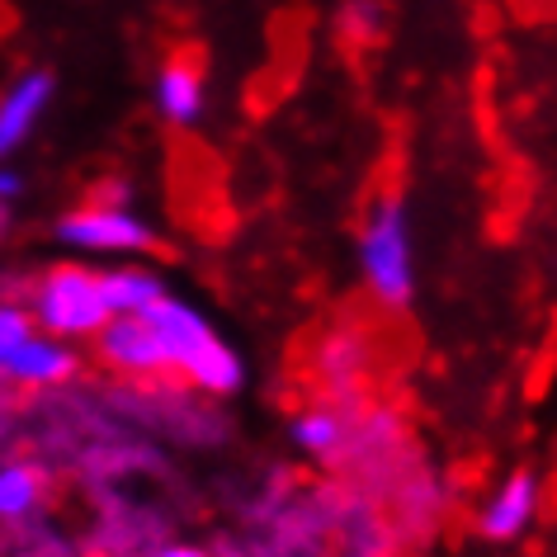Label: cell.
Here are the masks:
<instances>
[{
    "mask_svg": "<svg viewBox=\"0 0 557 557\" xmlns=\"http://www.w3.org/2000/svg\"><path fill=\"white\" fill-rule=\"evenodd\" d=\"M355 264H359V284H364L369 302L379 312H411L416 302V232H411V208L407 194L397 185H383L364 203L355 236Z\"/></svg>",
    "mask_w": 557,
    "mask_h": 557,
    "instance_id": "1",
    "label": "cell"
},
{
    "mask_svg": "<svg viewBox=\"0 0 557 557\" xmlns=\"http://www.w3.org/2000/svg\"><path fill=\"white\" fill-rule=\"evenodd\" d=\"M147 322L157 326V336L171 359V379L194 387L208 401H232L246 387V359L232 341H222L213 322L194 308L189 298L165 294L157 308L147 312Z\"/></svg>",
    "mask_w": 557,
    "mask_h": 557,
    "instance_id": "2",
    "label": "cell"
},
{
    "mask_svg": "<svg viewBox=\"0 0 557 557\" xmlns=\"http://www.w3.org/2000/svg\"><path fill=\"white\" fill-rule=\"evenodd\" d=\"M24 308L34 312L38 331H48V336L58 341H72V345H86L100 336V331L114 322V308H109L104 298V274L100 264L90 260H52L44 270L24 274Z\"/></svg>",
    "mask_w": 557,
    "mask_h": 557,
    "instance_id": "3",
    "label": "cell"
},
{
    "mask_svg": "<svg viewBox=\"0 0 557 557\" xmlns=\"http://www.w3.org/2000/svg\"><path fill=\"white\" fill-rule=\"evenodd\" d=\"M52 242L76 260H147L161 246V227L143 208H109V203H86L66 208L52 222Z\"/></svg>",
    "mask_w": 557,
    "mask_h": 557,
    "instance_id": "4",
    "label": "cell"
},
{
    "mask_svg": "<svg viewBox=\"0 0 557 557\" xmlns=\"http://www.w3.org/2000/svg\"><path fill=\"white\" fill-rule=\"evenodd\" d=\"M90 364L104 373L109 383H161L171 379V359L147 317H114L100 336L90 341Z\"/></svg>",
    "mask_w": 557,
    "mask_h": 557,
    "instance_id": "5",
    "label": "cell"
},
{
    "mask_svg": "<svg viewBox=\"0 0 557 557\" xmlns=\"http://www.w3.org/2000/svg\"><path fill=\"white\" fill-rule=\"evenodd\" d=\"M539 515H543V478L529 468H515L486 486L482 500L472 506V534L482 543L506 548V543H520L539 524Z\"/></svg>",
    "mask_w": 557,
    "mask_h": 557,
    "instance_id": "6",
    "label": "cell"
},
{
    "mask_svg": "<svg viewBox=\"0 0 557 557\" xmlns=\"http://www.w3.org/2000/svg\"><path fill=\"white\" fill-rule=\"evenodd\" d=\"M373 369H379V341L359 322L326 326L322 341L312 345V379L322 383L326 397H364Z\"/></svg>",
    "mask_w": 557,
    "mask_h": 557,
    "instance_id": "7",
    "label": "cell"
},
{
    "mask_svg": "<svg viewBox=\"0 0 557 557\" xmlns=\"http://www.w3.org/2000/svg\"><path fill=\"white\" fill-rule=\"evenodd\" d=\"M364 397H317L308 407H298L288 416V444L312 458L317 468H345V454H350L355 440V411Z\"/></svg>",
    "mask_w": 557,
    "mask_h": 557,
    "instance_id": "8",
    "label": "cell"
},
{
    "mask_svg": "<svg viewBox=\"0 0 557 557\" xmlns=\"http://www.w3.org/2000/svg\"><path fill=\"white\" fill-rule=\"evenodd\" d=\"M81 373H86V345H72V341L48 336V331H34V341L15 355V364L5 369L0 383L20 397H58L66 387L81 383Z\"/></svg>",
    "mask_w": 557,
    "mask_h": 557,
    "instance_id": "9",
    "label": "cell"
},
{
    "mask_svg": "<svg viewBox=\"0 0 557 557\" xmlns=\"http://www.w3.org/2000/svg\"><path fill=\"white\" fill-rule=\"evenodd\" d=\"M52 100H58V72L52 66H24L0 90V161H15L29 147V137L44 128Z\"/></svg>",
    "mask_w": 557,
    "mask_h": 557,
    "instance_id": "10",
    "label": "cell"
},
{
    "mask_svg": "<svg viewBox=\"0 0 557 557\" xmlns=\"http://www.w3.org/2000/svg\"><path fill=\"white\" fill-rule=\"evenodd\" d=\"M203 109H208V72L194 52L180 48L157 66V76H151V114H157L165 128L189 133V128H199Z\"/></svg>",
    "mask_w": 557,
    "mask_h": 557,
    "instance_id": "11",
    "label": "cell"
},
{
    "mask_svg": "<svg viewBox=\"0 0 557 557\" xmlns=\"http://www.w3.org/2000/svg\"><path fill=\"white\" fill-rule=\"evenodd\" d=\"M58 478L44 458L29 454H5L0 458V529H29L48 520Z\"/></svg>",
    "mask_w": 557,
    "mask_h": 557,
    "instance_id": "12",
    "label": "cell"
},
{
    "mask_svg": "<svg viewBox=\"0 0 557 557\" xmlns=\"http://www.w3.org/2000/svg\"><path fill=\"white\" fill-rule=\"evenodd\" d=\"M100 274H104V298L114 317H147L171 294L165 274L147 260H114V264H100Z\"/></svg>",
    "mask_w": 557,
    "mask_h": 557,
    "instance_id": "13",
    "label": "cell"
},
{
    "mask_svg": "<svg viewBox=\"0 0 557 557\" xmlns=\"http://www.w3.org/2000/svg\"><path fill=\"white\" fill-rule=\"evenodd\" d=\"M387 5L383 0H341L336 10V34L350 48H379L387 38Z\"/></svg>",
    "mask_w": 557,
    "mask_h": 557,
    "instance_id": "14",
    "label": "cell"
},
{
    "mask_svg": "<svg viewBox=\"0 0 557 557\" xmlns=\"http://www.w3.org/2000/svg\"><path fill=\"white\" fill-rule=\"evenodd\" d=\"M34 312L24 308L20 294H0V379H5V369L15 364V355L24 350V345L34 341Z\"/></svg>",
    "mask_w": 557,
    "mask_h": 557,
    "instance_id": "15",
    "label": "cell"
},
{
    "mask_svg": "<svg viewBox=\"0 0 557 557\" xmlns=\"http://www.w3.org/2000/svg\"><path fill=\"white\" fill-rule=\"evenodd\" d=\"M86 203H109V208H137V189L128 175H100L86 189Z\"/></svg>",
    "mask_w": 557,
    "mask_h": 557,
    "instance_id": "16",
    "label": "cell"
},
{
    "mask_svg": "<svg viewBox=\"0 0 557 557\" xmlns=\"http://www.w3.org/2000/svg\"><path fill=\"white\" fill-rule=\"evenodd\" d=\"M143 557H218V548H213V543H199V539L171 534V539H161L157 548H147Z\"/></svg>",
    "mask_w": 557,
    "mask_h": 557,
    "instance_id": "17",
    "label": "cell"
},
{
    "mask_svg": "<svg viewBox=\"0 0 557 557\" xmlns=\"http://www.w3.org/2000/svg\"><path fill=\"white\" fill-rule=\"evenodd\" d=\"M24 194H29V175H24L15 161H0V203H5V208H20Z\"/></svg>",
    "mask_w": 557,
    "mask_h": 557,
    "instance_id": "18",
    "label": "cell"
},
{
    "mask_svg": "<svg viewBox=\"0 0 557 557\" xmlns=\"http://www.w3.org/2000/svg\"><path fill=\"white\" fill-rule=\"evenodd\" d=\"M401 543H355V548H336V557H397Z\"/></svg>",
    "mask_w": 557,
    "mask_h": 557,
    "instance_id": "19",
    "label": "cell"
},
{
    "mask_svg": "<svg viewBox=\"0 0 557 557\" xmlns=\"http://www.w3.org/2000/svg\"><path fill=\"white\" fill-rule=\"evenodd\" d=\"M10 227H15V208H5V203H0V246L10 242Z\"/></svg>",
    "mask_w": 557,
    "mask_h": 557,
    "instance_id": "20",
    "label": "cell"
},
{
    "mask_svg": "<svg viewBox=\"0 0 557 557\" xmlns=\"http://www.w3.org/2000/svg\"><path fill=\"white\" fill-rule=\"evenodd\" d=\"M76 557H109V553H95V548H86V553H76Z\"/></svg>",
    "mask_w": 557,
    "mask_h": 557,
    "instance_id": "21",
    "label": "cell"
}]
</instances>
